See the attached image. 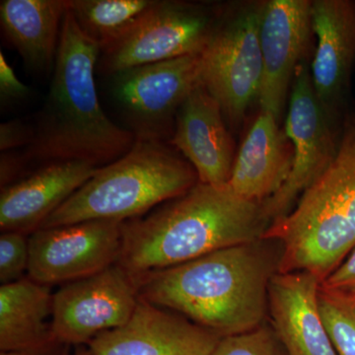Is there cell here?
Listing matches in <instances>:
<instances>
[{
  "mask_svg": "<svg viewBox=\"0 0 355 355\" xmlns=\"http://www.w3.org/2000/svg\"><path fill=\"white\" fill-rule=\"evenodd\" d=\"M210 355H287L272 326L263 324L240 335L224 336Z\"/></svg>",
  "mask_w": 355,
  "mask_h": 355,
  "instance_id": "obj_23",
  "label": "cell"
},
{
  "mask_svg": "<svg viewBox=\"0 0 355 355\" xmlns=\"http://www.w3.org/2000/svg\"><path fill=\"white\" fill-rule=\"evenodd\" d=\"M200 53L140 65L112 76L111 91L135 139L173 135L178 111L200 84Z\"/></svg>",
  "mask_w": 355,
  "mask_h": 355,
  "instance_id": "obj_8",
  "label": "cell"
},
{
  "mask_svg": "<svg viewBox=\"0 0 355 355\" xmlns=\"http://www.w3.org/2000/svg\"><path fill=\"white\" fill-rule=\"evenodd\" d=\"M284 130L293 147V164L286 184L263 202L272 222L293 209L302 193L326 171L338 151L342 128L336 127L320 104L307 60L296 70Z\"/></svg>",
  "mask_w": 355,
  "mask_h": 355,
  "instance_id": "obj_9",
  "label": "cell"
},
{
  "mask_svg": "<svg viewBox=\"0 0 355 355\" xmlns=\"http://www.w3.org/2000/svg\"><path fill=\"white\" fill-rule=\"evenodd\" d=\"M222 6L157 0L137 25L102 49L97 67L107 76L202 53Z\"/></svg>",
  "mask_w": 355,
  "mask_h": 355,
  "instance_id": "obj_7",
  "label": "cell"
},
{
  "mask_svg": "<svg viewBox=\"0 0 355 355\" xmlns=\"http://www.w3.org/2000/svg\"><path fill=\"white\" fill-rule=\"evenodd\" d=\"M321 284L307 272H277L270 280V326L287 355H338L320 313Z\"/></svg>",
  "mask_w": 355,
  "mask_h": 355,
  "instance_id": "obj_16",
  "label": "cell"
},
{
  "mask_svg": "<svg viewBox=\"0 0 355 355\" xmlns=\"http://www.w3.org/2000/svg\"><path fill=\"white\" fill-rule=\"evenodd\" d=\"M345 292V293H347V295L349 296V297H352L355 301V286L350 287L349 289H345V291H340Z\"/></svg>",
  "mask_w": 355,
  "mask_h": 355,
  "instance_id": "obj_30",
  "label": "cell"
},
{
  "mask_svg": "<svg viewBox=\"0 0 355 355\" xmlns=\"http://www.w3.org/2000/svg\"><path fill=\"white\" fill-rule=\"evenodd\" d=\"M293 147L272 114L261 112L236 155L229 186L240 197L265 202L286 184Z\"/></svg>",
  "mask_w": 355,
  "mask_h": 355,
  "instance_id": "obj_18",
  "label": "cell"
},
{
  "mask_svg": "<svg viewBox=\"0 0 355 355\" xmlns=\"http://www.w3.org/2000/svg\"><path fill=\"white\" fill-rule=\"evenodd\" d=\"M76 355H91L89 350H83V352H77Z\"/></svg>",
  "mask_w": 355,
  "mask_h": 355,
  "instance_id": "obj_31",
  "label": "cell"
},
{
  "mask_svg": "<svg viewBox=\"0 0 355 355\" xmlns=\"http://www.w3.org/2000/svg\"><path fill=\"white\" fill-rule=\"evenodd\" d=\"M0 163V178H1V189L14 183L15 178L26 167V163L20 151H8L1 153Z\"/></svg>",
  "mask_w": 355,
  "mask_h": 355,
  "instance_id": "obj_28",
  "label": "cell"
},
{
  "mask_svg": "<svg viewBox=\"0 0 355 355\" xmlns=\"http://www.w3.org/2000/svg\"><path fill=\"white\" fill-rule=\"evenodd\" d=\"M319 308L338 355H355V301L347 293L322 286Z\"/></svg>",
  "mask_w": 355,
  "mask_h": 355,
  "instance_id": "obj_22",
  "label": "cell"
},
{
  "mask_svg": "<svg viewBox=\"0 0 355 355\" xmlns=\"http://www.w3.org/2000/svg\"><path fill=\"white\" fill-rule=\"evenodd\" d=\"M99 44L81 31L69 8L62 20L50 91L33 125L31 144L20 151L26 165L79 161L96 168L118 160L135 135L103 111L95 84Z\"/></svg>",
  "mask_w": 355,
  "mask_h": 355,
  "instance_id": "obj_2",
  "label": "cell"
},
{
  "mask_svg": "<svg viewBox=\"0 0 355 355\" xmlns=\"http://www.w3.org/2000/svg\"><path fill=\"white\" fill-rule=\"evenodd\" d=\"M33 125L20 120L6 121L0 125V150L2 153L26 148L31 144Z\"/></svg>",
  "mask_w": 355,
  "mask_h": 355,
  "instance_id": "obj_26",
  "label": "cell"
},
{
  "mask_svg": "<svg viewBox=\"0 0 355 355\" xmlns=\"http://www.w3.org/2000/svg\"><path fill=\"white\" fill-rule=\"evenodd\" d=\"M354 286L355 247L335 272L322 284V286L334 291H345Z\"/></svg>",
  "mask_w": 355,
  "mask_h": 355,
  "instance_id": "obj_27",
  "label": "cell"
},
{
  "mask_svg": "<svg viewBox=\"0 0 355 355\" xmlns=\"http://www.w3.org/2000/svg\"><path fill=\"white\" fill-rule=\"evenodd\" d=\"M263 2L226 4L200 53V83L238 127L259 100L263 81L260 22Z\"/></svg>",
  "mask_w": 355,
  "mask_h": 355,
  "instance_id": "obj_6",
  "label": "cell"
},
{
  "mask_svg": "<svg viewBox=\"0 0 355 355\" xmlns=\"http://www.w3.org/2000/svg\"><path fill=\"white\" fill-rule=\"evenodd\" d=\"M270 219L263 202L240 197L229 184L198 182L146 216L123 222L119 265L135 275L263 239Z\"/></svg>",
  "mask_w": 355,
  "mask_h": 355,
  "instance_id": "obj_3",
  "label": "cell"
},
{
  "mask_svg": "<svg viewBox=\"0 0 355 355\" xmlns=\"http://www.w3.org/2000/svg\"><path fill=\"white\" fill-rule=\"evenodd\" d=\"M69 0H2L0 24L27 69L53 70Z\"/></svg>",
  "mask_w": 355,
  "mask_h": 355,
  "instance_id": "obj_19",
  "label": "cell"
},
{
  "mask_svg": "<svg viewBox=\"0 0 355 355\" xmlns=\"http://www.w3.org/2000/svg\"><path fill=\"white\" fill-rule=\"evenodd\" d=\"M30 263L29 235L3 231L0 235V282L12 284L24 279Z\"/></svg>",
  "mask_w": 355,
  "mask_h": 355,
  "instance_id": "obj_24",
  "label": "cell"
},
{
  "mask_svg": "<svg viewBox=\"0 0 355 355\" xmlns=\"http://www.w3.org/2000/svg\"><path fill=\"white\" fill-rule=\"evenodd\" d=\"M282 247L258 240L196 260L137 275L139 297L176 312L221 338L260 328L268 315V287Z\"/></svg>",
  "mask_w": 355,
  "mask_h": 355,
  "instance_id": "obj_1",
  "label": "cell"
},
{
  "mask_svg": "<svg viewBox=\"0 0 355 355\" xmlns=\"http://www.w3.org/2000/svg\"><path fill=\"white\" fill-rule=\"evenodd\" d=\"M220 340L188 318L140 299L127 323L88 345L91 355H210Z\"/></svg>",
  "mask_w": 355,
  "mask_h": 355,
  "instance_id": "obj_14",
  "label": "cell"
},
{
  "mask_svg": "<svg viewBox=\"0 0 355 355\" xmlns=\"http://www.w3.org/2000/svg\"><path fill=\"white\" fill-rule=\"evenodd\" d=\"M157 0H69L84 34L104 49L132 30Z\"/></svg>",
  "mask_w": 355,
  "mask_h": 355,
  "instance_id": "obj_21",
  "label": "cell"
},
{
  "mask_svg": "<svg viewBox=\"0 0 355 355\" xmlns=\"http://www.w3.org/2000/svg\"><path fill=\"white\" fill-rule=\"evenodd\" d=\"M0 355H46V354H35V352H0Z\"/></svg>",
  "mask_w": 355,
  "mask_h": 355,
  "instance_id": "obj_29",
  "label": "cell"
},
{
  "mask_svg": "<svg viewBox=\"0 0 355 355\" xmlns=\"http://www.w3.org/2000/svg\"><path fill=\"white\" fill-rule=\"evenodd\" d=\"M198 182L193 166L167 142L135 139L128 153L97 169L41 228L130 220L181 197Z\"/></svg>",
  "mask_w": 355,
  "mask_h": 355,
  "instance_id": "obj_5",
  "label": "cell"
},
{
  "mask_svg": "<svg viewBox=\"0 0 355 355\" xmlns=\"http://www.w3.org/2000/svg\"><path fill=\"white\" fill-rule=\"evenodd\" d=\"M226 123L221 107L200 83L178 111L170 144L193 166L200 183H229L236 156Z\"/></svg>",
  "mask_w": 355,
  "mask_h": 355,
  "instance_id": "obj_15",
  "label": "cell"
},
{
  "mask_svg": "<svg viewBox=\"0 0 355 355\" xmlns=\"http://www.w3.org/2000/svg\"><path fill=\"white\" fill-rule=\"evenodd\" d=\"M311 22L317 38L313 87L329 118L342 128L355 67V0H314Z\"/></svg>",
  "mask_w": 355,
  "mask_h": 355,
  "instance_id": "obj_13",
  "label": "cell"
},
{
  "mask_svg": "<svg viewBox=\"0 0 355 355\" xmlns=\"http://www.w3.org/2000/svg\"><path fill=\"white\" fill-rule=\"evenodd\" d=\"M31 89L21 83L15 71L7 62L3 53H0V99L2 107L27 99Z\"/></svg>",
  "mask_w": 355,
  "mask_h": 355,
  "instance_id": "obj_25",
  "label": "cell"
},
{
  "mask_svg": "<svg viewBox=\"0 0 355 355\" xmlns=\"http://www.w3.org/2000/svg\"><path fill=\"white\" fill-rule=\"evenodd\" d=\"M139 300V277L119 263L65 284L53 294V340L58 345H88L127 323Z\"/></svg>",
  "mask_w": 355,
  "mask_h": 355,
  "instance_id": "obj_10",
  "label": "cell"
},
{
  "mask_svg": "<svg viewBox=\"0 0 355 355\" xmlns=\"http://www.w3.org/2000/svg\"><path fill=\"white\" fill-rule=\"evenodd\" d=\"M310 0H270L261 14V112L282 120L296 70L307 60L313 33Z\"/></svg>",
  "mask_w": 355,
  "mask_h": 355,
  "instance_id": "obj_12",
  "label": "cell"
},
{
  "mask_svg": "<svg viewBox=\"0 0 355 355\" xmlns=\"http://www.w3.org/2000/svg\"><path fill=\"white\" fill-rule=\"evenodd\" d=\"M280 243L279 272H307L323 284L355 247V112L347 114L326 171L265 236Z\"/></svg>",
  "mask_w": 355,
  "mask_h": 355,
  "instance_id": "obj_4",
  "label": "cell"
},
{
  "mask_svg": "<svg viewBox=\"0 0 355 355\" xmlns=\"http://www.w3.org/2000/svg\"><path fill=\"white\" fill-rule=\"evenodd\" d=\"M123 223L90 220L38 229L29 235L27 277L51 286L85 279L116 265L123 252Z\"/></svg>",
  "mask_w": 355,
  "mask_h": 355,
  "instance_id": "obj_11",
  "label": "cell"
},
{
  "mask_svg": "<svg viewBox=\"0 0 355 355\" xmlns=\"http://www.w3.org/2000/svg\"><path fill=\"white\" fill-rule=\"evenodd\" d=\"M51 286L29 277L0 286V350L46 354L55 345L51 333Z\"/></svg>",
  "mask_w": 355,
  "mask_h": 355,
  "instance_id": "obj_20",
  "label": "cell"
},
{
  "mask_svg": "<svg viewBox=\"0 0 355 355\" xmlns=\"http://www.w3.org/2000/svg\"><path fill=\"white\" fill-rule=\"evenodd\" d=\"M99 168L79 161L41 166L24 179L1 189L0 228L31 235Z\"/></svg>",
  "mask_w": 355,
  "mask_h": 355,
  "instance_id": "obj_17",
  "label": "cell"
}]
</instances>
